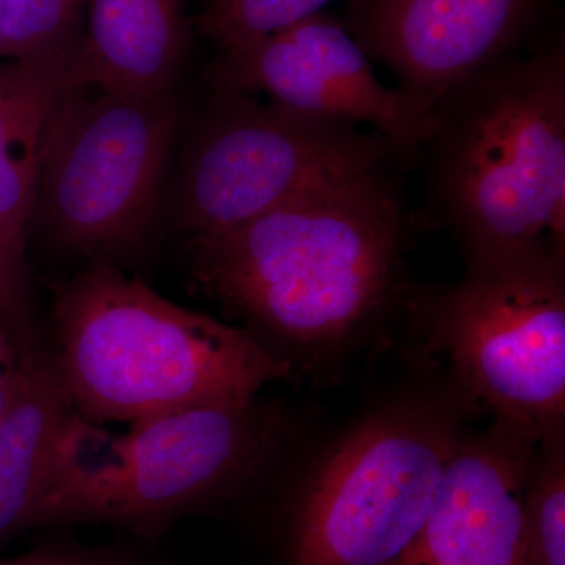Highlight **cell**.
Returning a JSON list of instances; mask_svg holds the SVG:
<instances>
[{
  "label": "cell",
  "instance_id": "6da1fadb",
  "mask_svg": "<svg viewBox=\"0 0 565 565\" xmlns=\"http://www.w3.org/2000/svg\"><path fill=\"white\" fill-rule=\"evenodd\" d=\"M404 211L388 169L322 182L239 228L193 241L195 274L228 310L296 343L340 340L396 288Z\"/></svg>",
  "mask_w": 565,
  "mask_h": 565
},
{
  "label": "cell",
  "instance_id": "e0dca14e",
  "mask_svg": "<svg viewBox=\"0 0 565 565\" xmlns=\"http://www.w3.org/2000/svg\"><path fill=\"white\" fill-rule=\"evenodd\" d=\"M333 0H215L204 11L202 29L221 52L282 31L321 13Z\"/></svg>",
  "mask_w": 565,
  "mask_h": 565
},
{
  "label": "cell",
  "instance_id": "30bf717a",
  "mask_svg": "<svg viewBox=\"0 0 565 565\" xmlns=\"http://www.w3.org/2000/svg\"><path fill=\"white\" fill-rule=\"evenodd\" d=\"M548 0H349L348 32L433 109L481 71L515 57Z\"/></svg>",
  "mask_w": 565,
  "mask_h": 565
},
{
  "label": "cell",
  "instance_id": "2e32d148",
  "mask_svg": "<svg viewBox=\"0 0 565 565\" xmlns=\"http://www.w3.org/2000/svg\"><path fill=\"white\" fill-rule=\"evenodd\" d=\"M527 565H565V465L563 449L533 459L523 497Z\"/></svg>",
  "mask_w": 565,
  "mask_h": 565
},
{
  "label": "cell",
  "instance_id": "277c9868",
  "mask_svg": "<svg viewBox=\"0 0 565 565\" xmlns=\"http://www.w3.org/2000/svg\"><path fill=\"white\" fill-rule=\"evenodd\" d=\"M267 441L255 403L182 408L117 434L73 411L32 530L84 522L151 530L245 478Z\"/></svg>",
  "mask_w": 565,
  "mask_h": 565
},
{
  "label": "cell",
  "instance_id": "ba28073f",
  "mask_svg": "<svg viewBox=\"0 0 565 565\" xmlns=\"http://www.w3.org/2000/svg\"><path fill=\"white\" fill-rule=\"evenodd\" d=\"M460 435L445 415L374 416L327 457L296 525V565H392L416 535Z\"/></svg>",
  "mask_w": 565,
  "mask_h": 565
},
{
  "label": "cell",
  "instance_id": "9c48e42d",
  "mask_svg": "<svg viewBox=\"0 0 565 565\" xmlns=\"http://www.w3.org/2000/svg\"><path fill=\"white\" fill-rule=\"evenodd\" d=\"M212 81L215 88L264 93L270 102L308 117L352 126L366 122L407 159L418 156L433 131V109L381 84L371 58L345 25L322 11L221 52Z\"/></svg>",
  "mask_w": 565,
  "mask_h": 565
},
{
  "label": "cell",
  "instance_id": "44dd1931",
  "mask_svg": "<svg viewBox=\"0 0 565 565\" xmlns=\"http://www.w3.org/2000/svg\"><path fill=\"white\" fill-rule=\"evenodd\" d=\"M13 349H11L9 337L6 332V322L0 318V371L13 366Z\"/></svg>",
  "mask_w": 565,
  "mask_h": 565
},
{
  "label": "cell",
  "instance_id": "ffe728a7",
  "mask_svg": "<svg viewBox=\"0 0 565 565\" xmlns=\"http://www.w3.org/2000/svg\"><path fill=\"white\" fill-rule=\"evenodd\" d=\"M20 382V363H14L9 370L0 371V416L6 414L7 408L10 407Z\"/></svg>",
  "mask_w": 565,
  "mask_h": 565
},
{
  "label": "cell",
  "instance_id": "9a60e30c",
  "mask_svg": "<svg viewBox=\"0 0 565 565\" xmlns=\"http://www.w3.org/2000/svg\"><path fill=\"white\" fill-rule=\"evenodd\" d=\"M87 0H6L0 58L10 62L71 61Z\"/></svg>",
  "mask_w": 565,
  "mask_h": 565
},
{
  "label": "cell",
  "instance_id": "8992f818",
  "mask_svg": "<svg viewBox=\"0 0 565 565\" xmlns=\"http://www.w3.org/2000/svg\"><path fill=\"white\" fill-rule=\"evenodd\" d=\"M178 120L173 93H63L41 145L33 217L66 250L98 262L137 243L151 221Z\"/></svg>",
  "mask_w": 565,
  "mask_h": 565
},
{
  "label": "cell",
  "instance_id": "7402d4cb",
  "mask_svg": "<svg viewBox=\"0 0 565 565\" xmlns=\"http://www.w3.org/2000/svg\"><path fill=\"white\" fill-rule=\"evenodd\" d=\"M3 28H6V0H0V47H2Z\"/></svg>",
  "mask_w": 565,
  "mask_h": 565
},
{
  "label": "cell",
  "instance_id": "7c38bea8",
  "mask_svg": "<svg viewBox=\"0 0 565 565\" xmlns=\"http://www.w3.org/2000/svg\"><path fill=\"white\" fill-rule=\"evenodd\" d=\"M188 36L181 0H87L66 71L68 90L169 95L188 54Z\"/></svg>",
  "mask_w": 565,
  "mask_h": 565
},
{
  "label": "cell",
  "instance_id": "4fadbf2b",
  "mask_svg": "<svg viewBox=\"0 0 565 565\" xmlns=\"http://www.w3.org/2000/svg\"><path fill=\"white\" fill-rule=\"evenodd\" d=\"M21 382L0 416V545L32 530L52 457L73 407L51 356L28 353Z\"/></svg>",
  "mask_w": 565,
  "mask_h": 565
},
{
  "label": "cell",
  "instance_id": "d6986e66",
  "mask_svg": "<svg viewBox=\"0 0 565 565\" xmlns=\"http://www.w3.org/2000/svg\"><path fill=\"white\" fill-rule=\"evenodd\" d=\"M98 557L74 555L65 552H32L0 561V565H109Z\"/></svg>",
  "mask_w": 565,
  "mask_h": 565
},
{
  "label": "cell",
  "instance_id": "8fae6325",
  "mask_svg": "<svg viewBox=\"0 0 565 565\" xmlns=\"http://www.w3.org/2000/svg\"><path fill=\"white\" fill-rule=\"evenodd\" d=\"M534 438L498 424L460 438L426 522L392 565H527L523 497Z\"/></svg>",
  "mask_w": 565,
  "mask_h": 565
},
{
  "label": "cell",
  "instance_id": "5bb4252c",
  "mask_svg": "<svg viewBox=\"0 0 565 565\" xmlns=\"http://www.w3.org/2000/svg\"><path fill=\"white\" fill-rule=\"evenodd\" d=\"M70 61L0 63V245L25 264L41 145Z\"/></svg>",
  "mask_w": 565,
  "mask_h": 565
},
{
  "label": "cell",
  "instance_id": "ac0fdd59",
  "mask_svg": "<svg viewBox=\"0 0 565 565\" xmlns=\"http://www.w3.org/2000/svg\"><path fill=\"white\" fill-rule=\"evenodd\" d=\"M25 264L18 262L0 245V318L3 322L20 318L24 305Z\"/></svg>",
  "mask_w": 565,
  "mask_h": 565
},
{
  "label": "cell",
  "instance_id": "5b68a950",
  "mask_svg": "<svg viewBox=\"0 0 565 565\" xmlns=\"http://www.w3.org/2000/svg\"><path fill=\"white\" fill-rule=\"evenodd\" d=\"M401 159L381 134L215 88L185 148L174 206L195 239L218 236L322 182Z\"/></svg>",
  "mask_w": 565,
  "mask_h": 565
},
{
  "label": "cell",
  "instance_id": "52a82bcc",
  "mask_svg": "<svg viewBox=\"0 0 565 565\" xmlns=\"http://www.w3.org/2000/svg\"><path fill=\"white\" fill-rule=\"evenodd\" d=\"M438 340L500 424L546 440L565 408L564 252L470 263L435 302Z\"/></svg>",
  "mask_w": 565,
  "mask_h": 565
},
{
  "label": "cell",
  "instance_id": "3957f363",
  "mask_svg": "<svg viewBox=\"0 0 565 565\" xmlns=\"http://www.w3.org/2000/svg\"><path fill=\"white\" fill-rule=\"evenodd\" d=\"M54 322L52 362L73 411L95 424L252 404L289 371L253 334L170 302L109 262L63 282Z\"/></svg>",
  "mask_w": 565,
  "mask_h": 565
},
{
  "label": "cell",
  "instance_id": "603a6c76",
  "mask_svg": "<svg viewBox=\"0 0 565 565\" xmlns=\"http://www.w3.org/2000/svg\"><path fill=\"white\" fill-rule=\"evenodd\" d=\"M110 565H115V564H111V563H110Z\"/></svg>",
  "mask_w": 565,
  "mask_h": 565
},
{
  "label": "cell",
  "instance_id": "7a4b0ae2",
  "mask_svg": "<svg viewBox=\"0 0 565 565\" xmlns=\"http://www.w3.org/2000/svg\"><path fill=\"white\" fill-rule=\"evenodd\" d=\"M427 200L468 263L565 244V47L508 58L433 106Z\"/></svg>",
  "mask_w": 565,
  "mask_h": 565
}]
</instances>
